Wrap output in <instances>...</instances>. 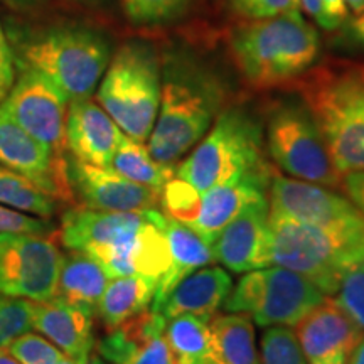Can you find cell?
<instances>
[{
	"label": "cell",
	"instance_id": "cell-18",
	"mask_svg": "<svg viewBox=\"0 0 364 364\" xmlns=\"http://www.w3.org/2000/svg\"><path fill=\"white\" fill-rule=\"evenodd\" d=\"M166 326L161 312H139L108 331L98 343V354L112 364H172Z\"/></svg>",
	"mask_w": 364,
	"mask_h": 364
},
{
	"label": "cell",
	"instance_id": "cell-7",
	"mask_svg": "<svg viewBox=\"0 0 364 364\" xmlns=\"http://www.w3.org/2000/svg\"><path fill=\"white\" fill-rule=\"evenodd\" d=\"M270 167L263 156V129L241 107H225L199 144L182 159L177 177L204 194L215 186Z\"/></svg>",
	"mask_w": 364,
	"mask_h": 364
},
{
	"label": "cell",
	"instance_id": "cell-4",
	"mask_svg": "<svg viewBox=\"0 0 364 364\" xmlns=\"http://www.w3.org/2000/svg\"><path fill=\"white\" fill-rule=\"evenodd\" d=\"M341 176L364 171V66L326 63L295 81Z\"/></svg>",
	"mask_w": 364,
	"mask_h": 364
},
{
	"label": "cell",
	"instance_id": "cell-25",
	"mask_svg": "<svg viewBox=\"0 0 364 364\" xmlns=\"http://www.w3.org/2000/svg\"><path fill=\"white\" fill-rule=\"evenodd\" d=\"M157 280L142 275L115 277L98 300L97 312L108 331L152 306Z\"/></svg>",
	"mask_w": 364,
	"mask_h": 364
},
{
	"label": "cell",
	"instance_id": "cell-47",
	"mask_svg": "<svg viewBox=\"0 0 364 364\" xmlns=\"http://www.w3.org/2000/svg\"><path fill=\"white\" fill-rule=\"evenodd\" d=\"M88 364H112V363L105 361V359L100 356V354H91L90 359H88Z\"/></svg>",
	"mask_w": 364,
	"mask_h": 364
},
{
	"label": "cell",
	"instance_id": "cell-49",
	"mask_svg": "<svg viewBox=\"0 0 364 364\" xmlns=\"http://www.w3.org/2000/svg\"><path fill=\"white\" fill-rule=\"evenodd\" d=\"M206 364H220V363H216V361H209V363H206Z\"/></svg>",
	"mask_w": 364,
	"mask_h": 364
},
{
	"label": "cell",
	"instance_id": "cell-33",
	"mask_svg": "<svg viewBox=\"0 0 364 364\" xmlns=\"http://www.w3.org/2000/svg\"><path fill=\"white\" fill-rule=\"evenodd\" d=\"M33 314L34 302L0 294V348L7 349L14 339L33 331Z\"/></svg>",
	"mask_w": 364,
	"mask_h": 364
},
{
	"label": "cell",
	"instance_id": "cell-15",
	"mask_svg": "<svg viewBox=\"0 0 364 364\" xmlns=\"http://www.w3.org/2000/svg\"><path fill=\"white\" fill-rule=\"evenodd\" d=\"M68 179L73 196L83 208L97 211H145L157 209L161 193L135 184L112 167L93 166L73 156L66 157Z\"/></svg>",
	"mask_w": 364,
	"mask_h": 364
},
{
	"label": "cell",
	"instance_id": "cell-48",
	"mask_svg": "<svg viewBox=\"0 0 364 364\" xmlns=\"http://www.w3.org/2000/svg\"><path fill=\"white\" fill-rule=\"evenodd\" d=\"M58 364H85V363H80V361H76V359H73V358H68V356H65L61 359V361H59Z\"/></svg>",
	"mask_w": 364,
	"mask_h": 364
},
{
	"label": "cell",
	"instance_id": "cell-46",
	"mask_svg": "<svg viewBox=\"0 0 364 364\" xmlns=\"http://www.w3.org/2000/svg\"><path fill=\"white\" fill-rule=\"evenodd\" d=\"M68 2L81 4V6H86V7H100L103 6V4H107L108 0H68Z\"/></svg>",
	"mask_w": 364,
	"mask_h": 364
},
{
	"label": "cell",
	"instance_id": "cell-3",
	"mask_svg": "<svg viewBox=\"0 0 364 364\" xmlns=\"http://www.w3.org/2000/svg\"><path fill=\"white\" fill-rule=\"evenodd\" d=\"M228 46L240 75L258 90L295 83L321 54L318 33L299 9L241 22L231 31Z\"/></svg>",
	"mask_w": 364,
	"mask_h": 364
},
{
	"label": "cell",
	"instance_id": "cell-30",
	"mask_svg": "<svg viewBox=\"0 0 364 364\" xmlns=\"http://www.w3.org/2000/svg\"><path fill=\"white\" fill-rule=\"evenodd\" d=\"M125 16L135 26H164L179 21L191 0H120Z\"/></svg>",
	"mask_w": 364,
	"mask_h": 364
},
{
	"label": "cell",
	"instance_id": "cell-21",
	"mask_svg": "<svg viewBox=\"0 0 364 364\" xmlns=\"http://www.w3.org/2000/svg\"><path fill=\"white\" fill-rule=\"evenodd\" d=\"M33 329L51 341L65 356L88 364L95 346L93 312L58 299L34 302Z\"/></svg>",
	"mask_w": 364,
	"mask_h": 364
},
{
	"label": "cell",
	"instance_id": "cell-5",
	"mask_svg": "<svg viewBox=\"0 0 364 364\" xmlns=\"http://www.w3.org/2000/svg\"><path fill=\"white\" fill-rule=\"evenodd\" d=\"M17 68H31L53 81L66 98H91L112 59L110 43L85 26H51L11 31L7 36Z\"/></svg>",
	"mask_w": 364,
	"mask_h": 364
},
{
	"label": "cell",
	"instance_id": "cell-45",
	"mask_svg": "<svg viewBox=\"0 0 364 364\" xmlns=\"http://www.w3.org/2000/svg\"><path fill=\"white\" fill-rule=\"evenodd\" d=\"M344 4L348 6L349 11H353L354 14L361 12L364 9V0H344Z\"/></svg>",
	"mask_w": 364,
	"mask_h": 364
},
{
	"label": "cell",
	"instance_id": "cell-20",
	"mask_svg": "<svg viewBox=\"0 0 364 364\" xmlns=\"http://www.w3.org/2000/svg\"><path fill=\"white\" fill-rule=\"evenodd\" d=\"M124 135L100 103L90 98L70 102L66 120V147L70 156L93 166L110 167Z\"/></svg>",
	"mask_w": 364,
	"mask_h": 364
},
{
	"label": "cell",
	"instance_id": "cell-2",
	"mask_svg": "<svg viewBox=\"0 0 364 364\" xmlns=\"http://www.w3.org/2000/svg\"><path fill=\"white\" fill-rule=\"evenodd\" d=\"M225 107V85L211 68L181 49L167 53L162 59L161 105L147 140L150 156L176 169Z\"/></svg>",
	"mask_w": 364,
	"mask_h": 364
},
{
	"label": "cell",
	"instance_id": "cell-13",
	"mask_svg": "<svg viewBox=\"0 0 364 364\" xmlns=\"http://www.w3.org/2000/svg\"><path fill=\"white\" fill-rule=\"evenodd\" d=\"M2 108L34 139L66 157V120L70 100L41 73L19 68V75L4 100Z\"/></svg>",
	"mask_w": 364,
	"mask_h": 364
},
{
	"label": "cell",
	"instance_id": "cell-43",
	"mask_svg": "<svg viewBox=\"0 0 364 364\" xmlns=\"http://www.w3.org/2000/svg\"><path fill=\"white\" fill-rule=\"evenodd\" d=\"M348 364H364V336L363 339L359 341V344L354 348V351L349 358Z\"/></svg>",
	"mask_w": 364,
	"mask_h": 364
},
{
	"label": "cell",
	"instance_id": "cell-41",
	"mask_svg": "<svg viewBox=\"0 0 364 364\" xmlns=\"http://www.w3.org/2000/svg\"><path fill=\"white\" fill-rule=\"evenodd\" d=\"M349 34L353 41H356L359 46L364 48V9L354 16V19L349 22Z\"/></svg>",
	"mask_w": 364,
	"mask_h": 364
},
{
	"label": "cell",
	"instance_id": "cell-1",
	"mask_svg": "<svg viewBox=\"0 0 364 364\" xmlns=\"http://www.w3.org/2000/svg\"><path fill=\"white\" fill-rule=\"evenodd\" d=\"M166 215L145 211H97L75 208L63 215L59 238L70 252L97 260L110 279L142 275L161 280L171 263L164 231Z\"/></svg>",
	"mask_w": 364,
	"mask_h": 364
},
{
	"label": "cell",
	"instance_id": "cell-42",
	"mask_svg": "<svg viewBox=\"0 0 364 364\" xmlns=\"http://www.w3.org/2000/svg\"><path fill=\"white\" fill-rule=\"evenodd\" d=\"M2 2L16 11H29V9L41 6L44 0H2Z\"/></svg>",
	"mask_w": 364,
	"mask_h": 364
},
{
	"label": "cell",
	"instance_id": "cell-44",
	"mask_svg": "<svg viewBox=\"0 0 364 364\" xmlns=\"http://www.w3.org/2000/svg\"><path fill=\"white\" fill-rule=\"evenodd\" d=\"M0 364H21L16 358L9 353V349L0 348Z\"/></svg>",
	"mask_w": 364,
	"mask_h": 364
},
{
	"label": "cell",
	"instance_id": "cell-26",
	"mask_svg": "<svg viewBox=\"0 0 364 364\" xmlns=\"http://www.w3.org/2000/svg\"><path fill=\"white\" fill-rule=\"evenodd\" d=\"M213 361L220 364H262L255 344L253 321L247 314L228 312L209 322Z\"/></svg>",
	"mask_w": 364,
	"mask_h": 364
},
{
	"label": "cell",
	"instance_id": "cell-35",
	"mask_svg": "<svg viewBox=\"0 0 364 364\" xmlns=\"http://www.w3.org/2000/svg\"><path fill=\"white\" fill-rule=\"evenodd\" d=\"M334 295L336 304L364 331V262L346 273Z\"/></svg>",
	"mask_w": 364,
	"mask_h": 364
},
{
	"label": "cell",
	"instance_id": "cell-23",
	"mask_svg": "<svg viewBox=\"0 0 364 364\" xmlns=\"http://www.w3.org/2000/svg\"><path fill=\"white\" fill-rule=\"evenodd\" d=\"M164 231H166L167 245H169L171 263L167 272L159 280L156 295H154L152 311L156 312H159L164 300L176 289L179 282L199 268L216 262L211 245L196 233L193 228L166 216Z\"/></svg>",
	"mask_w": 364,
	"mask_h": 364
},
{
	"label": "cell",
	"instance_id": "cell-6",
	"mask_svg": "<svg viewBox=\"0 0 364 364\" xmlns=\"http://www.w3.org/2000/svg\"><path fill=\"white\" fill-rule=\"evenodd\" d=\"M161 93V58L152 44L134 39L113 54L97 98L127 136L145 144L156 124Z\"/></svg>",
	"mask_w": 364,
	"mask_h": 364
},
{
	"label": "cell",
	"instance_id": "cell-28",
	"mask_svg": "<svg viewBox=\"0 0 364 364\" xmlns=\"http://www.w3.org/2000/svg\"><path fill=\"white\" fill-rule=\"evenodd\" d=\"M110 167L135 184L156 189L161 193L166 182L174 177L176 169L159 164L150 156L147 145L124 135Z\"/></svg>",
	"mask_w": 364,
	"mask_h": 364
},
{
	"label": "cell",
	"instance_id": "cell-31",
	"mask_svg": "<svg viewBox=\"0 0 364 364\" xmlns=\"http://www.w3.org/2000/svg\"><path fill=\"white\" fill-rule=\"evenodd\" d=\"M161 204L166 216L191 226L201 209V193L181 177H172L161 191Z\"/></svg>",
	"mask_w": 364,
	"mask_h": 364
},
{
	"label": "cell",
	"instance_id": "cell-12",
	"mask_svg": "<svg viewBox=\"0 0 364 364\" xmlns=\"http://www.w3.org/2000/svg\"><path fill=\"white\" fill-rule=\"evenodd\" d=\"M270 213L353 238H364V216L338 191L273 172L268 186Z\"/></svg>",
	"mask_w": 364,
	"mask_h": 364
},
{
	"label": "cell",
	"instance_id": "cell-40",
	"mask_svg": "<svg viewBox=\"0 0 364 364\" xmlns=\"http://www.w3.org/2000/svg\"><path fill=\"white\" fill-rule=\"evenodd\" d=\"M341 189L344 191L349 201H351L364 216V171L344 174Z\"/></svg>",
	"mask_w": 364,
	"mask_h": 364
},
{
	"label": "cell",
	"instance_id": "cell-38",
	"mask_svg": "<svg viewBox=\"0 0 364 364\" xmlns=\"http://www.w3.org/2000/svg\"><path fill=\"white\" fill-rule=\"evenodd\" d=\"M231 7L245 21L268 19L299 9L297 0H231Z\"/></svg>",
	"mask_w": 364,
	"mask_h": 364
},
{
	"label": "cell",
	"instance_id": "cell-37",
	"mask_svg": "<svg viewBox=\"0 0 364 364\" xmlns=\"http://www.w3.org/2000/svg\"><path fill=\"white\" fill-rule=\"evenodd\" d=\"M299 7L307 14L318 27L334 31L344 24L348 6L344 0H297Z\"/></svg>",
	"mask_w": 364,
	"mask_h": 364
},
{
	"label": "cell",
	"instance_id": "cell-10",
	"mask_svg": "<svg viewBox=\"0 0 364 364\" xmlns=\"http://www.w3.org/2000/svg\"><path fill=\"white\" fill-rule=\"evenodd\" d=\"M327 295L289 268L270 265L247 272L228 295L226 312L247 314L257 326L292 327Z\"/></svg>",
	"mask_w": 364,
	"mask_h": 364
},
{
	"label": "cell",
	"instance_id": "cell-8",
	"mask_svg": "<svg viewBox=\"0 0 364 364\" xmlns=\"http://www.w3.org/2000/svg\"><path fill=\"white\" fill-rule=\"evenodd\" d=\"M272 265L304 275L326 295L338 292L344 275L364 262V238H353L268 213Z\"/></svg>",
	"mask_w": 364,
	"mask_h": 364
},
{
	"label": "cell",
	"instance_id": "cell-14",
	"mask_svg": "<svg viewBox=\"0 0 364 364\" xmlns=\"http://www.w3.org/2000/svg\"><path fill=\"white\" fill-rule=\"evenodd\" d=\"M66 157L54 156L51 149L22 129L0 105V166L26 176L54 199L75 201Z\"/></svg>",
	"mask_w": 364,
	"mask_h": 364
},
{
	"label": "cell",
	"instance_id": "cell-19",
	"mask_svg": "<svg viewBox=\"0 0 364 364\" xmlns=\"http://www.w3.org/2000/svg\"><path fill=\"white\" fill-rule=\"evenodd\" d=\"M272 174L270 167H265L206 191L201 194L199 215L189 228H193L204 241L213 245L223 228L233 221L241 211L255 203L268 199Z\"/></svg>",
	"mask_w": 364,
	"mask_h": 364
},
{
	"label": "cell",
	"instance_id": "cell-17",
	"mask_svg": "<svg viewBox=\"0 0 364 364\" xmlns=\"http://www.w3.org/2000/svg\"><path fill=\"white\" fill-rule=\"evenodd\" d=\"M268 199L241 211L220 231L211 248L215 260L233 273H247L272 265Z\"/></svg>",
	"mask_w": 364,
	"mask_h": 364
},
{
	"label": "cell",
	"instance_id": "cell-36",
	"mask_svg": "<svg viewBox=\"0 0 364 364\" xmlns=\"http://www.w3.org/2000/svg\"><path fill=\"white\" fill-rule=\"evenodd\" d=\"M56 226L46 218H38L16 211L0 204V233H29L51 236Z\"/></svg>",
	"mask_w": 364,
	"mask_h": 364
},
{
	"label": "cell",
	"instance_id": "cell-32",
	"mask_svg": "<svg viewBox=\"0 0 364 364\" xmlns=\"http://www.w3.org/2000/svg\"><path fill=\"white\" fill-rule=\"evenodd\" d=\"M262 364H307L295 331L289 326L267 327L262 336Z\"/></svg>",
	"mask_w": 364,
	"mask_h": 364
},
{
	"label": "cell",
	"instance_id": "cell-16",
	"mask_svg": "<svg viewBox=\"0 0 364 364\" xmlns=\"http://www.w3.org/2000/svg\"><path fill=\"white\" fill-rule=\"evenodd\" d=\"M295 336L307 364H348L364 331L327 295L295 324Z\"/></svg>",
	"mask_w": 364,
	"mask_h": 364
},
{
	"label": "cell",
	"instance_id": "cell-11",
	"mask_svg": "<svg viewBox=\"0 0 364 364\" xmlns=\"http://www.w3.org/2000/svg\"><path fill=\"white\" fill-rule=\"evenodd\" d=\"M63 258L51 236L0 233V294L31 302L51 300Z\"/></svg>",
	"mask_w": 364,
	"mask_h": 364
},
{
	"label": "cell",
	"instance_id": "cell-9",
	"mask_svg": "<svg viewBox=\"0 0 364 364\" xmlns=\"http://www.w3.org/2000/svg\"><path fill=\"white\" fill-rule=\"evenodd\" d=\"M267 147L277 167L294 179L341 189L343 176L302 100H282L268 110Z\"/></svg>",
	"mask_w": 364,
	"mask_h": 364
},
{
	"label": "cell",
	"instance_id": "cell-24",
	"mask_svg": "<svg viewBox=\"0 0 364 364\" xmlns=\"http://www.w3.org/2000/svg\"><path fill=\"white\" fill-rule=\"evenodd\" d=\"M108 282L110 277L97 260L81 252H71L63 258L53 299L95 314Z\"/></svg>",
	"mask_w": 364,
	"mask_h": 364
},
{
	"label": "cell",
	"instance_id": "cell-34",
	"mask_svg": "<svg viewBox=\"0 0 364 364\" xmlns=\"http://www.w3.org/2000/svg\"><path fill=\"white\" fill-rule=\"evenodd\" d=\"M7 349L21 364H58L65 358L51 341L31 331L14 339Z\"/></svg>",
	"mask_w": 364,
	"mask_h": 364
},
{
	"label": "cell",
	"instance_id": "cell-29",
	"mask_svg": "<svg viewBox=\"0 0 364 364\" xmlns=\"http://www.w3.org/2000/svg\"><path fill=\"white\" fill-rule=\"evenodd\" d=\"M0 204L26 215L49 220L58 209V199L19 172L0 166Z\"/></svg>",
	"mask_w": 364,
	"mask_h": 364
},
{
	"label": "cell",
	"instance_id": "cell-39",
	"mask_svg": "<svg viewBox=\"0 0 364 364\" xmlns=\"http://www.w3.org/2000/svg\"><path fill=\"white\" fill-rule=\"evenodd\" d=\"M14 81H16V63H14V54L7 34L0 22V103L6 100Z\"/></svg>",
	"mask_w": 364,
	"mask_h": 364
},
{
	"label": "cell",
	"instance_id": "cell-27",
	"mask_svg": "<svg viewBox=\"0 0 364 364\" xmlns=\"http://www.w3.org/2000/svg\"><path fill=\"white\" fill-rule=\"evenodd\" d=\"M166 341L172 364H206L213 361L209 324L194 316L167 318Z\"/></svg>",
	"mask_w": 364,
	"mask_h": 364
},
{
	"label": "cell",
	"instance_id": "cell-22",
	"mask_svg": "<svg viewBox=\"0 0 364 364\" xmlns=\"http://www.w3.org/2000/svg\"><path fill=\"white\" fill-rule=\"evenodd\" d=\"M231 289L233 280L226 268L203 267L177 284L164 300L159 312L166 318L194 316L211 321L215 314L225 306Z\"/></svg>",
	"mask_w": 364,
	"mask_h": 364
}]
</instances>
